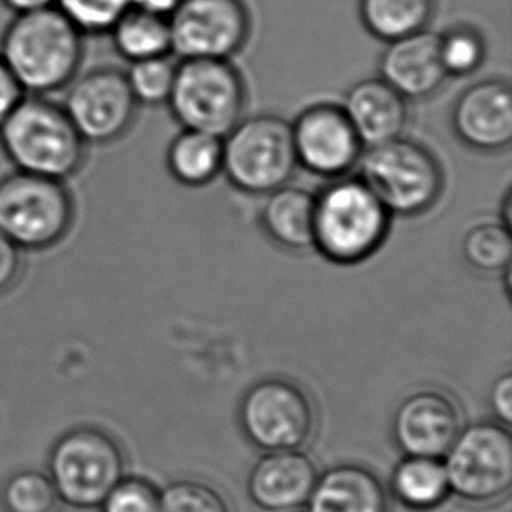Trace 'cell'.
Segmentation results:
<instances>
[{"label":"cell","mask_w":512,"mask_h":512,"mask_svg":"<svg viewBox=\"0 0 512 512\" xmlns=\"http://www.w3.org/2000/svg\"><path fill=\"white\" fill-rule=\"evenodd\" d=\"M0 144L20 172L67 180L86 160V140L77 132L62 104L27 95L0 126Z\"/></svg>","instance_id":"cell-3"},{"label":"cell","mask_w":512,"mask_h":512,"mask_svg":"<svg viewBox=\"0 0 512 512\" xmlns=\"http://www.w3.org/2000/svg\"><path fill=\"white\" fill-rule=\"evenodd\" d=\"M109 34L118 55L130 63L172 55L170 25L165 14L130 6Z\"/></svg>","instance_id":"cell-21"},{"label":"cell","mask_w":512,"mask_h":512,"mask_svg":"<svg viewBox=\"0 0 512 512\" xmlns=\"http://www.w3.org/2000/svg\"><path fill=\"white\" fill-rule=\"evenodd\" d=\"M6 512H56L60 497L48 472H14L0 493Z\"/></svg>","instance_id":"cell-26"},{"label":"cell","mask_w":512,"mask_h":512,"mask_svg":"<svg viewBox=\"0 0 512 512\" xmlns=\"http://www.w3.org/2000/svg\"><path fill=\"white\" fill-rule=\"evenodd\" d=\"M261 226L271 242L292 252L313 249L315 194L303 187H278L266 194L261 208Z\"/></svg>","instance_id":"cell-20"},{"label":"cell","mask_w":512,"mask_h":512,"mask_svg":"<svg viewBox=\"0 0 512 512\" xmlns=\"http://www.w3.org/2000/svg\"><path fill=\"white\" fill-rule=\"evenodd\" d=\"M390 499L380 476L359 464L334 465L317 478L306 512H388Z\"/></svg>","instance_id":"cell-19"},{"label":"cell","mask_w":512,"mask_h":512,"mask_svg":"<svg viewBox=\"0 0 512 512\" xmlns=\"http://www.w3.org/2000/svg\"><path fill=\"white\" fill-rule=\"evenodd\" d=\"M341 107L364 147L399 139L408 125V100L380 77L353 84Z\"/></svg>","instance_id":"cell-18"},{"label":"cell","mask_w":512,"mask_h":512,"mask_svg":"<svg viewBox=\"0 0 512 512\" xmlns=\"http://www.w3.org/2000/svg\"><path fill=\"white\" fill-rule=\"evenodd\" d=\"M298 167L292 123L282 116L242 119L222 139V173L243 193H271L289 184Z\"/></svg>","instance_id":"cell-7"},{"label":"cell","mask_w":512,"mask_h":512,"mask_svg":"<svg viewBox=\"0 0 512 512\" xmlns=\"http://www.w3.org/2000/svg\"><path fill=\"white\" fill-rule=\"evenodd\" d=\"M14 14L30 13L46 7L56 6V0H0Z\"/></svg>","instance_id":"cell-35"},{"label":"cell","mask_w":512,"mask_h":512,"mask_svg":"<svg viewBox=\"0 0 512 512\" xmlns=\"http://www.w3.org/2000/svg\"><path fill=\"white\" fill-rule=\"evenodd\" d=\"M392 492L402 506L429 511L441 506L450 486L441 458L404 457L392 472Z\"/></svg>","instance_id":"cell-22"},{"label":"cell","mask_w":512,"mask_h":512,"mask_svg":"<svg viewBox=\"0 0 512 512\" xmlns=\"http://www.w3.org/2000/svg\"><path fill=\"white\" fill-rule=\"evenodd\" d=\"M62 105L86 144L97 146L121 139L139 109L125 72L114 67L77 74L65 88Z\"/></svg>","instance_id":"cell-12"},{"label":"cell","mask_w":512,"mask_h":512,"mask_svg":"<svg viewBox=\"0 0 512 512\" xmlns=\"http://www.w3.org/2000/svg\"><path fill=\"white\" fill-rule=\"evenodd\" d=\"M84 39L58 7H46L14 16L2 34L0 56L27 95L48 97L81 74Z\"/></svg>","instance_id":"cell-1"},{"label":"cell","mask_w":512,"mask_h":512,"mask_svg":"<svg viewBox=\"0 0 512 512\" xmlns=\"http://www.w3.org/2000/svg\"><path fill=\"white\" fill-rule=\"evenodd\" d=\"M23 273V250L0 233V294L11 291Z\"/></svg>","instance_id":"cell-32"},{"label":"cell","mask_w":512,"mask_h":512,"mask_svg":"<svg viewBox=\"0 0 512 512\" xmlns=\"http://www.w3.org/2000/svg\"><path fill=\"white\" fill-rule=\"evenodd\" d=\"M392 215L359 177H340L315 194L313 249L327 261L353 266L387 240Z\"/></svg>","instance_id":"cell-2"},{"label":"cell","mask_w":512,"mask_h":512,"mask_svg":"<svg viewBox=\"0 0 512 512\" xmlns=\"http://www.w3.org/2000/svg\"><path fill=\"white\" fill-rule=\"evenodd\" d=\"M357 170V177L392 217L425 214L444 191L443 167L436 154L420 142L404 137L367 147Z\"/></svg>","instance_id":"cell-4"},{"label":"cell","mask_w":512,"mask_h":512,"mask_svg":"<svg viewBox=\"0 0 512 512\" xmlns=\"http://www.w3.org/2000/svg\"><path fill=\"white\" fill-rule=\"evenodd\" d=\"M125 469V451L118 439L93 425L67 430L49 451L48 476L60 502L76 511L102 506L125 478Z\"/></svg>","instance_id":"cell-5"},{"label":"cell","mask_w":512,"mask_h":512,"mask_svg":"<svg viewBox=\"0 0 512 512\" xmlns=\"http://www.w3.org/2000/svg\"><path fill=\"white\" fill-rule=\"evenodd\" d=\"M247 88L229 60H179L168 107L184 130L224 139L243 118Z\"/></svg>","instance_id":"cell-8"},{"label":"cell","mask_w":512,"mask_h":512,"mask_svg":"<svg viewBox=\"0 0 512 512\" xmlns=\"http://www.w3.org/2000/svg\"><path fill=\"white\" fill-rule=\"evenodd\" d=\"M27 97V91L23 90L20 81L14 77L7 63L0 56V126L4 125L14 109L21 104V100Z\"/></svg>","instance_id":"cell-33"},{"label":"cell","mask_w":512,"mask_h":512,"mask_svg":"<svg viewBox=\"0 0 512 512\" xmlns=\"http://www.w3.org/2000/svg\"><path fill=\"white\" fill-rule=\"evenodd\" d=\"M511 189L507 191L506 196H504V201H502V215H500V222L506 226V228L511 229V219H512V196Z\"/></svg>","instance_id":"cell-36"},{"label":"cell","mask_w":512,"mask_h":512,"mask_svg":"<svg viewBox=\"0 0 512 512\" xmlns=\"http://www.w3.org/2000/svg\"><path fill=\"white\" fill-rule=\"evenodd\" d=\"M98 509L102 512H158L160 490L147 479L125 476Z\"/></svg>","instance_id":"cell-31"},{"label":"cell","mask_w":512,"mask_h":512,"mask_svg":"<svg viewBox=\"0 0 512 512\" xmlns=\"http://www.w3.org/2000/svg\"><path fill=\"white\" fill-rule=\"evenodd\" d=\"M451 126L460 142L474 151H506L512 142L511 84L490 77L469 86L453 104Z\"/></svg>","instance_id":"cell-15"},{"label":"cell","mask_w":512,"mask_h":512,"mask_svg":"<svg viewBox=\"0 0 512 512\" xmlns=\"http://www.w3.org/2000/svg\"><path fill=\"white\" fill-rule=\"evenodd\" d=\"M319 471L305 451H268L250 469L247 497L264 512H292L306 506Z\"/></svg>","instance_id":"cell-16"},{"label":"cell","mask_w":512,"mask_h":512,"mask_svg":"<svg viewBox=\"0 0 512 512\" xmlns=\"http://www.w3.org/2000/svg\"><path fill=\"white\" fill-rule=\"evenodd\" d=\"M158 512H231L219 490L198 479H177L160 492Z\"/></svg>","instance_id":"cell-29"},{"label":"cell","mask_w":512,"mask_h":512,"mask_svg":"<svg viewBox=\"0 0 512 512\" xmlns=\"http://www.w3.org/2000/svg\"><path fill=\"white\" fill-rule=\"evenodd\" d=\"M168 25L179 60H231L249 41L252 18L245 0H177Z\"/></svg>","instance_id":"cell-11"},{"label":"cell","mask_w":512,"mask_h":512,"mask_svg":"<svg viewBox=\"0 0 512 512\" xmlns=\"http://www.w3.org/2000/svg\"><path fill=\"white\" fill-rule=\"evenodd\" d=\"M462 256L472 270L500 275L511 268V229L502 222H479L465 233Z\"/></svg>","instance_id":"cell-25"},{"label":"cell","mask_w":512,"mask_h":512,"mask_svg":"<svg viewBox=\"0 0 512 512\" xmlns=\"http://www.w3.org/2000/svg\"><path fill=\"white\" fill-rule=\"evenodd\" d=\"M299 167L326 179H340L357 168L364 146L341 105L306 107L292 123Z\"/></svg>","instance_id":"cell-13"},{"label":"cell","mask_w":512,"mask_h":512,"mask_svg":"<svg viewBox=\"0 0 512 512\" xmlns=\"http://www.w3.org/2000/svg\"><path fill=\"white\" fill-rule=\"evenodd\" d=\"M490 406L497 422L509 427L512 422V374L504 373L490 388Z\"/></svg>","instance_id":"cell-34"},{"label":"cell","mask_w":512,"mask_h":512,"mask_svg":"<svg viewBox=\"0 0 512 512\" xmlns=\"http://www.w3.org/2000/svg\"><path fill=\"white\" fill-rule=\"evenodd\" d=\"M439 56L446 76H471L485 63V37L471 25H455L439 34Z\"/></svg>","instance_id":"cell-27"},{"label":"cell","mask_w":512,"mask_h":512,"mask_svg":"<svg viewBox=\"0 0 512 512\" xmlns=\"http://www.w3.org/2000/svg\"><path fill=\"white\" fill-rule=\"evenodd\" d=\"M74 219L76 205L65 180L20 170L0 179V233L23 252L55 247Z\"/></svg>","instance_id":"cell-6"},{"label":"cell","mask_w":512,"mask_h":512,"mask_svg":"<svg viewBox=\"0 0 512 512\" xmlns=\"http://www.w3.org/2000/svg\"><path fill=\"white\" fill-rule=\"evenodd\" d=\"M460 429L455 401L429 388L408 395L392 420V436L404 457L443 458Z\"/></svg>","instance_id":"cell-14"},{"label":"cell","mask_w":512,"mask_h":512,"mask_svg":"<svg viewBox=\"0 0 512 512\" xmlns=\"http://www.w3.org/2000/svg\"><path fill=\"white\" fill-rule=\"evenodd\" d=\"M238 422L257 450H303L317 427V411L312 397L296 381L271 376L247 388Z\"/></svg>","instance_id":"cell-10"},{"label":"cell","mask_w":512,"mask_h":512,"mask_svg":"<svg viewBox=\"0 0 512 512\" xmlns=\"http://www.w3.org/2000/svg\"><path fill=\"white\" fill-rule=\"evenodd\" d=\"M173 179L189 187L210 184L222 173V139L208 133L182 130L167 153Z\"/></svg>","instance_id":"cell-23"},{"label":"cell","mask_w":512,"mask_h":512,"mask_svg":"<svg viewBox=\"0 0 512 512\" xmlns=\"http://www.w3.org/2000/svg\"><path fill=\"white\" fill-rule=\"evenodd\" d=\"M436 11V0H360L359 14L367 32L383 42L422 32Z\"/></svg>","instance_id":"cell-24"},{"label":"cell","mask_w":512,"mask_h":512,"mask_svg":"<svg viewBox=\"0 0 512 512\" xmlns=\"http://www.w3.org/2000/svg\"><path fill=\"white\" fill-rule=\"evenodd\" d=\"M450 493L467 504L486 506L512 488V436L499 422H476L460 429L444 455Z\"/></svg>","instance_id":"cell-9"},{"label":"cell","mask_w":512,"mask_h":512,"mask_svg":"<svg viewBox=\"0 0 512 512\" xmlns=\"http://www.w3.org/2000/svg\"><path fill=\"white\" fill-rule=\"evenodd\" d=\"M175 72L177 62L167 55L133 62L125 74L133 97L139 104L163 105L168 104V98L172 95Z\"/></svg>","instance_id":"cell-28"},{"label":"cell","mask_w":512,"mask_h":512,"mask_svg":"<svg viewBox=\"0 0 512 512\" xmlns=\"http://www.w3.org/2000/svg\"><path fill=\"white\" fill-rule=\"evenodd\" d=\"M439 56V34L422 30L387 42L380 58V79L406 100L436 95L446 81Z\"/></svg>","instance_id":"cell-17"},{"label":"cell","mask_w":512,"mask_h":512,"mask_svg":"<svg viewBox=\"0 0 512 512\" xmlns=\"http://www.w3.org/2000/svg\"><path fill=\"white\" fill-rule=\"evenodd\" d=\"M130 0H56V7L84 35L109 34Z\"/></svg>","instance_id":"cell-30"},{"label":"cell","mask_w":512,"mask_h":512,"mask_svg":"<svg viewBox=\"0 0 512 512\" xmlns=\"http://www.w3.org/2000/svg\"><path fill=\"white\" fill-rule=\"evenodd\" d=\"M292 512H296V511H292Z\"/></svg>","instance_id":"cell-37"}]
</instances>
